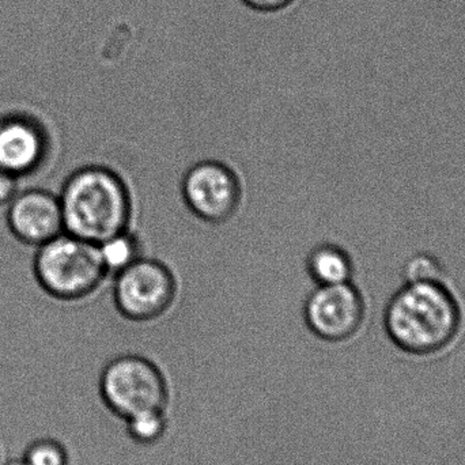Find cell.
<instances>
[{"label":"cell","mask_w":465,"mask_h":465,"mask_svg":"<svg viewBox=\"0 0 465 465\" xmlns=\"http://www.w3.org/2000/svg\"><path fill=\"white\" fill-rule=\"evenodd\" d=\"M464 308L447 281L403 282L384 309V330L393 346L414 357L450 349L463 331Z\"/></svg>","instance_id":"1"},{"label":"cell","mask_w":465,"mask_h":465,"mask_svg":"<svg viewBox=\"0 0 465 465\" xmlns=\"http://www.w3.org/2000/svg\"><path fill=\"white\" fill-rule=\"evenodd\" d=\"M64 232L101 243L130 231L133 198L119 173L103 165L76 169L59 193Z\"/></svg>","instance_id":"2"},{"label":"cell","mask_w":465,"mask_h":465,"mask_svg":"<svg viewBox=\"0 0 465 465\" xmlns=\"http://www.w3.org/2000/svg\"><path fill=\"white\" fill-rule=\"evenodd\" d=\"M33 275L43 292L65 302L94 294L109 276L97 243L65 232L35 248Z\"/></svg>","instance_id":"3"},{"label":"cell","mask_w":465,"mask_h":465,"mask_svg":"<svg viewBox=\"0 0 465 465\" xmlns=\"http://www.w3.org/2000/svg\"><path fill=\"white\" fill-rule=\"evenodd\" d=\"M100 395L117 417L127 420L153 410H165L168 384L161 369L142 355L112 360L100 377Z\"/></svg>","instance_id":"4"},{"label":"cell","mask_w":465,"mask_h":465,"mask_svg":"<svg viewBox=\"0 0 465 465\" xmlns=\"http://www.w3.org/2000/svg\"><path fill=\"white\" fill-rule=\"evenodd\" d=\"M179 283L166 262L139 257L114 276V302L124 319L150 322L165 316L176 302Z\"/></svg>","instance_id":"5"},{"label":"cell","mask_w":465,"mask_h":465,"mask_svg":"<svg viewBox=\"0 0 465 465\" xmlns=\"http://www.w3.org/2000/svg\"><path fill=\"white\" fill-rule=\"evenodd\" d=\"M182 196L187 209L210 225L229 223L240 212L243 190L234 169L217 160H204L183 177Z\"/></svg>","instance_id":"6"},{"label":"cell","mask_w":465,"mask_h":465,"mask_svg":"<svg viewBox=\"0 0 465 465\" xmlns=\"http://www.w3.org/2000/svg\"><path fill=\"white\" fill-rule=\"evenodd\" d=\"M303 317L309 331L322 341H347L363 327L365 297L352 282L316 286L306 298Z\"/></svg>","instance_id":"7"},{"label":"cell","mask_w":465,"mask_h":465,"mask_svg":"<svg viewBox=\"0 0 465 465\" xmlns=\"http://www.w3.org/2000/svg\"><path fill=\"white\" fill-rule=\"evenodd\" d=\"M48 133L43 123L24 112L0 117V168L24 180L35 174L49 154Z\"/></svg>","instance_id":"8"},{"label":"cell","mask_w":465,"mask_h":465,"mask_svg":"<svg viewBox=\"0 0 465 465\" xmlns=\"http://www.w3.org/2000/svg\"><path fill=\"white\" fill-rule=\"evenodd\" d=\"M5 223L19 242L38 248L64 232L59 195L40 188L19 191L7 204Z\"/></svg>","instance_id":"9"},{"label":"cell","mask_w":465,"mask_h":465,"mask_svg":"<svg viewBox=\"0 0 465 465\" xmlns=\"http://www.w3.org/2000/svg\"><path fill=\"white\" fill-rule=\"evenodd\" d=\"M306 272L316 286L349 283L354 276V262L338 243L322 242L309 252Z\"/></svg>","instance_id":"10"},{"label":"cell","mask_w":465,"mask_h":465,"mask_svg":"<svg viewBox=\"0 0 465 465\" xmlns=\"http://www.w3.org/2000/svg\"><path fill=\"white\" fill-rule=\"evenodd\" d=\"M101 259L108 271L109 276H114L120 271L133 264L134 262L143 256L141 253L142 246L138 237L133 232H119L108 240L98 243Z\"/></svg>","instance_id":"11"},{"label":"cell","mask_w":465,"mask_h":465,"mask_svg":"<svg viewBox=\"0 0 465 465\" xmlns=\"http://www.w3.org/2000/svg\"><path fill=\"white\" fill-rule=\"evenodd\" d=\"M165 410H153L134 415L127 420V430L131 439L141 445H153L165 436L168 422Z\"/></svg>","instance_id":"12"},{"label":"cell","mask_w":465,"mask_h":465,"mask_svg":"<svg viewBox=\"0 0 465 465\" xmlns=\"http://www.w3.org/2000/svg\"><path fill=\"white\" fill-rule=\"evenodd\" d=\"M68 460L64 445L48 437L30 442L22 456V461L26 465H68Z\"/></svg>","instance_id":"13"},{"label":"cell","mask_w":465,"mask_h":465,"mask_svg":"<svg viewBox=\"0 0 465 465\" xmlns=\"http://www.w3.org/2000/svg\"><path fill=\"white\" fill-rule=\"evenodd\" d=\"M404 282L447 281L444 265L428 252L412 254L403 267Z\"/></svg>","instance_id":"14"},{"label":"cell","mask_w":465,"mask_h":465,"mask_svg":"<svg viewBox=\"0 0 465 465\" xmlns=\"http://www.w3.org/2000/svg\"><path fill=\"white\" fill-rule=\"evenodd\" d=\"M21 179L0 168V206H7L21 191Z\"/></svg>","instance_id":"15"},{"label":"cell","mask_w":465,"mask_h":465,"mask_svg":"<svg viewBox=\"0 0 465 465\" xmlns=\"http://www.w3.org/2000/svg\"><path fill=\"white\" fill-rule=\"evenodd\" d=\"M248 7L262 13H273L289 7L294 0H242Z\"/></svg>","instance_id":"16"},{"label":"cell","mask_w":465,"mask_h":465,"mask_svg":"<svg viewBox=\"0 0 465 465\" xmlns=\"http://www.w3.org/2000/svg\"><path fill=\"white\" fill-rule=\"evenodd\" d=\"M3 465H26V464H25L24 461H22V459H19V460L7 461V463L3 464Z\"/></svg>","instance_id":"17"}]
</instances>
